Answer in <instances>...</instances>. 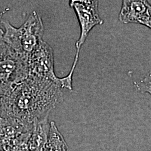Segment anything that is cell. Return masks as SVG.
Returning a JSON list of instances; mask_svg holds the SVG:
<instances>
[{"instance_id": "8992f818", "label": "cell", "mask_w": 151, "mask_h": 151, "mask_svg": "<svg viewBox=\"0 0 151 151\" xmlns=\"http://www.w3.org/2000/svg\"><path fill=\"white\" fill-rule=\"evenodd\" d=\"M29 75L53 81L62 88H65V78L58 77L54 72L53 49L44 40L27 62Z\"/></svg>"}, {"instance_id": "8fae6325", "label": "cell", "mask_w": 151, "mask_h": 151, "mask_svg": "<svg viewBox=\"0 0 151 151\" xmlns=\"http://www.w3.org/2000/svg\"><path fill=\"white\" fill-rule=\"evenodd\" d=\"M10 9L7 8L5 10H2L0 7V59L5 57L10 52V50L8 48L4 40V30L2 27V17L3 15Z\"/></svg>"}, {"instance_id": "3957f363", "label": "cell", "mask_w": 151, "mask_h": 151, "mask_svg": "<svg viewBox=\"0 0 151 151\" xmlns=\"http://www.w3.org/2000/svg\"><path fill=\"white\" fill-rule=\"evenodd\" d=\"M70 6L75 11L80 27V36L76 43L75 57L73 65L76 67L82 46L85 43L92 29L102 25L104 22L100 16L98 1L71 0Z\"/></svg>"}, {"instance_id": "30bf717a", "label": "cell", "mask_w": 151, "mask_h": 151, "mask_svg": "<svg viewBox=\"0 0 151 151\" xmlns=\"http://www.w3.org/2000/svg\"><path fill=\"white\" fill-rule=\"evenodd\" d=\"M137 91L141 93H148L151 96V70L142 80L134 82Z\"/></svg>"}, {"instance_id": "277c9868", "label": "cell", "mask_w": 151, "mask_h": 151, "mask_svg": "<svg viewBox=\"0 0 151 151\" xmlns=\"http://www.w3.org/2000/svg\"><path fill=\"white\" fill-rule=\"evenodd\" d=\"M27 63L10 52L0 59V98L8 95L14 88L27 78Z\"/></svg>"}, {"instance_id": "7c38bea8", "label": "cell", "mask_w": 151, "mask_h": 151, "mask_svg": "<svg viewBox=\"0 0 151 151\" xmlns=\"http://www.w3.org/2000/svg\"><path fill=\"white\" fill-rule=\"evenodd\" d=\"M0 105H1V98H0Z\"/></svg>"}, {"instance_id": "6da1fadb", "label": "cell", "mask_w": 151, "mask_h": 151, "mask_svg": "<svg viewBox=\"0 0 151 151\" xmlns=\"http://www.w3.org/2000/svg\"><path fill=\"white\" fill-rule=\"evenodd\" d=\"M62 88L53 81L29 75L27 78L1 98L0 116L33 125L63 100Z\"/></svg>"}, {"instance_id": "7a4b0ae2", "label": "cell", "mask_w": 151, "mask_h": 151, "mask_svg": "<svg viewBox=\"0 0 151 151\" xmlns=\"http://www.w3.org/2000/svg\"><path fill=\"white\" fill-rule=\"evenodd\" d=\"M1 24L8 48L27 63L31 55L43 40L44 27L42 17L33 11L20 27H15L8 21L2 20Z\"/></svg>"}, {"instance_id": "52a82bcc", "label": "cell", "mask_w": 151, "mask_h": 151, "mask_svg": "<svg viewBox=\"0 0 151 151\" xmlns=\"http://www.w3.org/2000/svg\"><path fill=\"white\" fill-rule=\"evenodd\" d=\"M118 19L124 24H138L151 29V5L144 0H124Z\"/></svg>"}, {"instance_id": "5b68a950", "label": "cell", "mask_w": 151, "mask_h": 151, "mask_svg": "<svg viewBox=\"0 0 151 151\" xmlns=\"http://www.w3.org/2000/svg\"><path fill=\"white\" fill-rule=\"evenodd\" d=\"M33 127L16 119L0 116V151H12L27 145Z\"/></svg>"}, {"instance_id": "9c48e42d", "label": "cell", "mask_w": 151, "mask_h": 151, "mask_svg": "<svg viewBox=\"0 0 151 151\" xmlns=\"http://www.w3.org/2000/svg\"><path fill=\"white\" fill-rule=\"evenodd\" d=\"M44 151H67V145L55 123H50L48 139Z\"/></svg>"}, {"instance_id": "ba28073f", "label": "cell", "mask_w": 151, "mask_h": 151, "mask_svg": "<svg viewBox=\"0 0 151 151\" xmlns=\"http://www.w3.org/2000/svg\"><path fill=\"white\" fill-rule=\"evenodd\" d=\"M49 117L34 123L32 132L27 143L29 151H44L48 139L50 123Z\"/></svg>"}]
</instances>
